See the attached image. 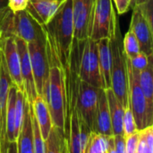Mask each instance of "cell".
I'll list each match as a JSON object with an SVG mask.
<instances>
[{
    "label": "cell",
    "mask_w": 153,
    "mask_h": 153,
    "mask_svg": "<svg viewBox=\"0 0 153 153\" xmlns=\"http://www.w3.org/2000/svg\"><path fill=\"white\" fill-rule=\"evenodd\" d=\"M146 1H148V0H133V6H134V5H136L143 4V3H145Z\"/></svg>",
    "instance_id": "60d3db41"
},
{
    "label": "cell",
    "mask_w": 153,
    "mask_h": 153,
    "mask_svg": "<svg viewBox=\"0 0 153 153\" xmlns=\"http://www.w3.org/2000/svg\"><path fill=\"white\" fill-rule=\"evenodd\" d=\"M92 131L78 115L76 108L69 117L66 141L69 153H83L87 141Z\"/></svg>",
    "instance_id": "30bf717a"
},
{
    "label": "cell",
    "mask_w": 153,
    "mask_h": 153,
    "mask_svg": "<svg viewBox=\"0 0 153 153\" xmlns=\"http://www.w3.org/2000/svg\"><path fill=\"white\" fill-rule=\"evenodd\" d=\"M48 64V78L44 87L41 97L48 106L53 125L64 133L65 119V98L63 72L57 65L52 63Z\"/></svg>",
    "instance_id": "7a4b0ae2"
},
{
    "label": "cell",
    "mask_w": 153,
    "mask_h": 153,
    "mask_svg": "<svg viewBox=\"0 0 153 153\" xmlns=\"http://www.w3.org/2000/svg\"><path fill=\"white\" fill-rule=\"evenodd\" d=\"M48 1H51V0H48Z\"/></svg>",
    "instance_id": "b9f144b4"
},
{
    "label": "cell",
    "mask_w": 153,
    "mask_h": 153,
    "mask_svg": "<svg viewBox=\"0 0 153 153\" xmlns=\"http://www.w3.org/2000/svg\"><path fill=\"white\" fill-rule=\"evenodd\" d=\"M114 144L117 153H126V138L124 135H113Z\"/></svg>",
    "instance_id": "e575fe53"
},
{
    "label": "cell",
    "mask_w": 153,
    "mask_h": 153,
    "mask_svg": "<svg viewBox=\"0 0 153 153\" xmlns=\"http://www.w3.org/2000/svg\"><path fill=\"white\" fill-rule=\"evenodd\" d=\"M31 120H32V133H33V150L34 153H45L46 142L42 138L38 122L33 115L31 108Z\"/></svg>",
    "instance_id": "83f0119b"
},
{
    "label": "cell",
    "mask_w": 153,
    "mask_h": 153,
    "mask_svg": "<svg viewBox=\"0 0 153 153\" xmlns=\"http://www.w3.org/2000/svg\"><path fill=\"white\" fill-rule=\"evenodd\" d=\"M93 132L103 134L105 136H113L107 95L105 89L103 88L98 89V100Z\"/></svg>",
    "instance_id": "2e32d148"
},
{
    "label": "cell",
    "mask_w": 153,
    "mask_h": 153,
    "mask_svg": "<svg viewBox=\"0 0 153 153\" xmlns=\"http://www.w3.org/2000/svg\"><path fill=\"white\" fill-rule=\"evenodd\" d=\"M17 88L13 85L10 87L5 113V130L6 139L8 142H16L17 136L15 134V99Z\"/></svg>",
    "instance_id": "7402d4cb"
},
{
    "label": "cell",
    "mask_w": 153,
    "mask_h": 153,
    "mask_svg": "<svg viewBox=\"0 0 153 153\" xmlns=\"http://www.w3.org/2000/svg\"><path fill=\"white\" fill-rule=\"evenodd\" d=\"M64 1L65 0H30L26 9L39 24L45 26L53 19Z\"/></svg>",
    "instance_id": "e0dca14e"
},
{
    "label": "cell",
    "mask_w": 153,
    "mask_h": 153,
    "mask_svg": "<svg viewBox=\"0 0 153 153\" xmlns=\"http://www.w3.org/2000/svg\"><path fill=\"white\" fill-rule=\"evenodd\" d=\"M137 131L134 117L133 115V112L130 108V106H126L125 108L124 112V117H123V134L125 137L134 133Z\"/></svg>",
    "instance_id": "f1b7e54d"
},
{
    "label": "cell",
    "mask_w": 153,
    "mask_h": 153,
    "mask_svg": "<svg viewBox=\"0 0 153 153\" xmlns=\"http://www.w3.org/2000/svg\"><path fill=\"white\" fill-rule=\"evenodd\" d=\"M30 0H7V7L13 13L26 9Z\"/></svg>",
    "instance_id": "836d02e7"
},
{
    "label": "cell",
    "mask_w": 153,
    "mask_h": 153,
    "mask_svg": "<svg viewBox=\"0 0 153 153\" xmlns=\"http://www.w3.org/2000/svg\"><path fill=\"white\" fill-rule=\"evenodd\" d=\"M128 99L129 106L133 112L137 130H143L153 124V111L147 104L146 98L139 84L140 72L134 70L126 58Z\"/></svg>",
    "instance_id": "277c9868"
},
{
    "label": "cell",
    "mask_w": 153,
    "mask_h": 153,
    "mask_svg": "<svg viewBox=\"0 0 153 153\" xmlns=\"http://www.w3.org/2000/svg\"><path fill=\"white\" fill-rule=\"evenodd\" d=\"M106 153H117L114 144V136H109L108 140V147Z\"/></svg>",
    "instance_id": "8d00e7d4"
},
{
    "label": "cell",
    "mask_w": 153,
    "mask_h": 153,
    "mask_svg": "<svg viewBox=\"0 0 153 153\" xmlns=\"http://www.w3.org/2000/svg\"><path fill=\"white\" fill-rule=\"evenodd\" d=\"M110 40L111 50V89L124 108L129 106L126 57L123 49V37L119 23Z\"/></svg>",
    "instance_id": "3957f363"
},
{
    "label": "cell",
    "mask_w": 153,
    "mask_h": 153,
    "mask_svg": "<svg viewBox=\"0 0 153 153\" xmlns=\"http://www.w3.org/2000/svg\"><path fill=\"white\" fill-rule=\"evenodd\" d=\"M153 0H148L146 1L145 3L143 4H141V5H139L140 6V9L143 13V14L144 15V17L146 18L147 22L149 23V24L153 28L152 25V5Z\"/></svg>",
    "instance_id": "1f68e13d"
},
{
    "label": "cell",
    "mask_w": 153,
    "mask_h": 153,
    "mask_svg": "<svg viewBox=\"0 0 153 153\" xmlns=\"http://www.w3.org/2000/svg\"><path fill=\"white\" fill-rule=\"evenodd\" d=\"M15 43L17 51L19 53L20 58V66H21V74L24 87V93L26 96L27 101L31 105L33 100L39 96L36 90L32 68L30 64L29 50H28V44L25 41L15 37Z\"/></svg>",
    "instance_id": "5bb4252c"
},
{
    "label": "cell",
    "mask_w": 153,
    "mask_h": 153,
    "mask_svg": "<svg viewBox=\"0 0 153 153\" xmlns=\"http://www.w3.org/2000/svg\"><path fill=\"white\" fill-rule=\"evenodd\" d=\"M80 78L81 80L97 88H102L98 44L97 41H93L90 38L84 41L80 63Z\"/></svg>",
    "instance_id": "52a82bcc"
},
{
    "label": "cell",
    "mask_w": 153,
    "mask_h": 153,
    "mask_svg": "<svg viewBox=\"0 0 153 153\" xmlns=\"http://www.w3.org/2000/svg\"><path fill=\"white\" fill-rule=\"evenodd\" d=\"M152 58V55L148 56V55H146V54H144L143 52H139L134 57H133L131 59H128V58L127 59H128L132 68L134 70H136L138 72H141L143 69H144L147 67V65L149 64V61H150V60Z\"/></svg>",
    "instance_id": "f546056e"
},
{
    "label": "cell",
    "mask_w": 153,
    "mask_h": 153,
    "mask_svg": "<svg viewBox=\"0 0 153 153\" xmlns=\"http://www.w3.org/2000/svg\"><path fill=\"white\" fill-rule=\"evenodd\" d=\"M108 109L111 118V124L113 130V135H124L123 134V117L125 108L121 102L115 96L111 88L105 89Z\"/></svg>",
    "instance_id": "44dd1931"
},
{
    "label": "cell",
    "mask_w": 153,
    "mask_h": 153,
    "mask_svg": "<svg viewBox=\"0 0 153 153\" xmlns=\"http://www.w3.org/2000/svg\"><path fill=\"white\" fill-rule=\"evenodd\" d=\"M0 45L2 47L5 66L13 85L17 89L24 92V87H23V83L21 74L20 58H19V53L17 51L14 38L10 37L4 39V41H1Z\"/></svg>",
    "instance_id": "9a60e30c"
},
{
    "label": "cell",
    "mask_w": 153,
    "mask_h": 153,
    "mask_svg": "<svg viewBox=\"0 0 153 153\" xmlns=\"http://www.w3.org/2000/svg\"><path fill=\"white\" fill-rule=\"evenodd\" d=\"M7 6V0H0V13Z\"/></svg>",
    "instance_id": "ab89813d"
},
{
    "label": "cell",
    "mask_w": 153,
    "mask_h": 153,
    "mask_svg": "<svg viewBox=\"0 0 153 153\" xmlns=\"http://www.w3.org/2000/svg\"><path fill=\"white\" fill-rule=\"evenodd\" d=\"M15 37H18L26 42L45 37L43 26L30 14L27 9L13 13Z\"/></svg>",
    "instance_id": "4fadbf2b"
},
{
    "label": "cell",
    "mask_w": 153,
    "mask_h": 153,
    "mask_svg": "<svg viewBox=\"0 0 153 153\" xmlns=\"http://www.w3.org/2000/svg\"><path fill=\"white\" fill-rule=\"evenodd\" d=\"M16 142H17V153H34L31 105L27 101V99L24 106L23 121Z\"/></svg>",
    "instance_id": "ac0fdd59"
},
{
    "label": "cell",
    "mask_w": 153,
    "mask_h": 153,
    "mask_svg": "<svg viewBox=\"0 0 153 153\" xmlns=\"http://www.w3.org/2000/svg\"><path fill=\"white\" fill-rule=\"evenodd\" d=\"M27 44L36 90L38 95L41 96L43 94L44 87L48 81L49 71L45 37L30 42H27Z\"/></svg>",
    "instance_id": "8992f818"
},
{
    "label": "cell",
    "mask_w": 153,
    "mask_h": 153,
    "mask_svg": "<svg viewBox=\"0 0 153 153\" xmlns=\"http://www.w3.org/2000/svg\"><path fill=\"white\" fill-rule=\"evenodd\" d=\"M6 153H17V142H8Z\"/></svg>",
    "instance_id": "74e56055"
},
{
    "label": "cell",
    "mask_w": 153,
    "mask_h": 153,
    "mask_svg": "<svg viewBox=\"0 0 153 153\" xmlns=\"http://www.w3.org/2000/svg\"><path fill=\"white\" fill-rule=\"evenodd\" d=\"M26 102L25 93L22 90H16V99H15V134L18 137L20 130L22 128L24 114V106Z\"/></svg>",
    "instance_id": "484cf974"
},
{
    "label": "cell",
    "mask_w": 153,
    "mask_h": 153,
    "mask_svg": "<svg viewBox=\"0 0 153 153\" xmlns=\"http://www.w3.org/2000/svg\"><path fill=\"white\" fill-rule=\"evenodd\" d=\"M99 65L102 82V88L111 87V50L109 38H103L97 41Z\"/></svg>",
    "instance_id": "d6986e66"
},
{
    "label": "cell",
    "mask_w": 153,
    "mask_h": 153,
    "mask_svg": "<svg viewBox=\"0 0 153 153\" xmlns=\"http://www.w3.org/2000/svg\"><path fill=\"white\" fill-rule=\"evenodd\" d=\"M133 15L130 23V31L137 39L141 52L150 56L153 53L152 27L143 14L139 5H134Z\"/></svg>",
    "instance_id": "7c38bea8"
},
{
    "label": "cell",
    "mask_w": 153,
    "mask_h": 153,
    "mask_svg": "<svg viewBox=\"0 0 153 153\" xmlns=\"http://www.w3.org/2000/svg\"><path fill=\"white\" fill-rule=\"evenodd\" d=\"M13 86L0 45V153H6L8 142L5 130V113L7 97L10 87Z\"/></svg>",
    "instance_id": "8fae6325"
},
{
    "label": "cell",
    "mask_w": 153,
    "mask_h": 153,
    "mask_svg": "<svg viewBox=\"0 0 153 153\" xmlns=\"http://www.w3.org/2000/svg\"><path fill=\"white\" fill-rule=\"evenodd\" d=\"M109 136L91 132L87 141L83 153H106Z\"/></svg>",
    "instance_id": "cb8c5ba5"
},
{
    "label": "cell",
    "mask_w": 153,
    "mask_h": 153,
    "mask_svg": "<svg viewBox=\"0 0 153 153\" xmlns=\"http://www.w3.org/2000/svg\"><path fill=\"white\" fill-rule=\"evenodd\" d=\"M123 49L126 57L128 59H131L137 55L139 52H141L139 42L130 30L126 33L125 37L123 38Z\"/></svg>",
    "instance_id": "4316f807"
},
{
    "label": "cell",
    "mask_w": 153,
    "mask_h": 153,
    "mask_svg": "<svg viewBox=\"0 0 153 153\" xmlns=\"http://www.w3.org/2000/svg\"><path fill=\"white\" fill-rule=\"evenodd\" d=\"M96 0H72L74 37L77 41L90 38Z\"/></svg>",
    "instance_id": "ba28073f"
},
{
    "label": "cell",
    "mask_w": 153,
    "mask_h": 153,
    "mask_svg": "<svg viewBox=\"0 0 153 153\" xmlns=\"http://www.w3.org/2000/svg\"><path fill=\"white\" fill-rule=\"evenodd\" d=\"M119 23L112 0H96L91 21L90 39L98 41L111 38Z\"/></svg>",
    "instance_id": "5b68a950"
},
{
    "label": "cell",
    "mask_w": 153,
    "mask_h": 153,
    "mask_svg": "<svg viewBox=\"0 0 153 153\" xmlns=\"http://www.w3.org/2000/svg\"><path fill=\"white\" fill-rule=\"evenodd\" d=\"M139 84L146 98L149 108L153 111V63L152 58L147 67L140 72Z\"/></svg>",
    "instance_id": "603a6c76"
},
{
    "label": "cell",
    "mask_w": 153,
    "mask_h": 153,
    "mask_svg": "<svg viewBox=\"0 0 153 153\" xmlns=\"http://www.w3.org/2000/svg\"><path fill=\"white\" fill-rule=\"evenodd\" d=\"M139 136H140V133H139V130H137L134 133L125 137L126 138V153H136Z\"/></svg>",
    "instance_id": "4dcf8cb0"
},
{
    "label": "cell",
    "mask_w": 153,
    "mask_h": 153,
    "mask_svg": "<svg viewBox=\"0 0 153 153\" xmlns=\"http://www.w3.org/2000/svg\"><path fill=\"white\" fill-rule=\"evenodd\" d=\"M118 14L127 13L133 7V0H112Z\"/></svg>",
    "instance_id": "d6a6232c"
},
{
    "label": "cell",
    "mask_w": 153,
    "mask_h": 153,
    "mask_svg": "<svg viewBox=\"0 0 153 153\" xmlns=\"http://www.w3.org/2000/svg\"><path fill=\"white\" fill-rule=\"evenodd\" d=\"M31 108H32L33 115L38 122L42 138L46 141L53 126L48 106L44 101V99L40 96H38L33 100L31 104Z\"/></svg>",
    "instance_id": "ffe728a7"
},
{
    "label": "cell",
    "mask_w": 153,
    "mask_h": 153,
    "mask_svg": "<svg viewBox=\"0 0 153 153\" xmlns=\"http://www.w3.org/2000/svg\"><path fill=\"white\" fill-rule=\"evenodd\" d=\"M97 87L81 80L76 100V111L93 132L98 100Z\"/></svg>",
    "instance_id": "9c48e42d"
},
{
    "label": "cell",
    "mask_w": 153,
    "mask_h": 153,
    "mask_svg": "<svg viewBox=\"0 0 153 153\" xmlns=\"http://www.w3.org/2000/svg\"><path fill=\"white\" fill-rule=\"evenodd\" d=\"M139 133H140V136H139V141H138V144H137L136 153H153V151H152L148 148V146L145 142V140L140 131H139Z\"/></svg>",
    "instance_id": "d590c367"
},
{
    "label": "cell",
    "mask_w": 153,
    "mask_h": 153,
    "mask_svg": "<svg viewBox=\"0 0 153 153\" xmlns=\"http://www.w3.org/2000/svg\"><path fill=\"white\" fill-rule=\"evenodd\" d=\"M65 135L56 126H52L48 138L46 139V151L45 153H61Z\"/></svg>",
    "instance_id": "d4e9b609"
},
{
    "label": "cell",
    "mask_w": 153,
    "mask_h": 153,
    "mask_svg": "<svg viewBox=\"0 0 153 153\" xmlns=\"http://www.w3.org/2000/svg\"><path fill=\"white\" fill-rule=\"evenodd\" d=\"M61 153H69V151H68V147H67V141L65 138H64V141H63L62 152Z\"/></svg>",
    "instance_id": "f35d334b"
},
{
    "label": "cell",
    "mask_w": 153,
    "mask_h": 153,
    "mask_svg": "<svg viewBox=\"0 0 153 153\" xmlns=\"http://www.w3.org/2000/svg\"><path fill=\"white\" fill-rule=\"evenodd\" d=\"M43 31L48 63L57 65L63 72L68 66L74 41L72 0L64 1Z\"/></svg>",
    "instance_id": "6da1fadb"
}]
</instances>
